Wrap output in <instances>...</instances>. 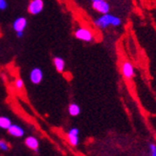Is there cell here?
<instances>
[{"instance_id": "cell-1", "label": "cell", "mask_w": 156, "mask_h": 156, "mask_svg": "<svg viewBox=\"0 0 156 156\" xmlns=\"http://www.w3.org/2000/svg\"><path fill=\"white\" fill-rule=\"evenodd\" d=\"M94 24L100 29H106L110 26H114V27L120 26L122 24V20L120 17H116V15L107 13H103L101 17L95 19Z\"/></svg>"}, {"instance_id": "cell-2", "label": "cell", "mask_w": 156, "mask_h": 156, "mask_svg": "<svg viewBox=\"0 0 156 156\" xmlns=\"http://www.w3.org/2000/svg\"><path fill=\"white\" fill-rule=\"evenodd\" d=\"M75 37L78 38L79 40L86 41V42H90L93 40V34L92 32L88 28H78L75 31Z\"/></svg>"}, {"instance_id": "cell-3", "label": "cell", "mask_w": 156, "mask_h": 156, "mask_svg": "<svg viewBox=\"0 0 156 156\" xmlns=\"http://www.w3.org/2000/svg\"><path fill=\"white\" fill-rule=\"evenodd\" d=\"M44 9V1L43 0H32L30 2L28 11L32 14H38L40 13Z\"/></svg>"}, {"instance_id": "cell-4", "label": "cell", "mask_w": 156, "mask_h": 156, "mask_svg": "<svg viewBox=\"0 0 156 156\" xmlns=\"http://www.w3.org/2000/svg\"><path fill=\"white\" fill-rule=\"evenodd\" d=\"M121 71L123 76L128 80H130L134 77L135 75V70H134V66L132 65L129 61H125L123 62V64L121 66Z\"/></svg>"}, {"instance_id": "cell-5", "label": "cell", "mask_w": 156, "mask_h": 156, "mask_svg": "<svg viewBox=\"0 0 156 156\" xmlns=\"http://www.w3.org/2000/svg\"><path fill=\"white\" fill-rule=\"evenodd\" d=\"M92 8L100 13H107L110 12V4L105 0H97L92 2Z\"/></svg>"}, {"instance_id": "cell-6", "label": "cell", "mask_w": 156, "mask_h": 156, "mask_svg": "<svg viewBox=\"0 0 156 156\" xmlns=\"http://www.w3.org/2000/svg\"><path fill=\"white\" fill-rule=\"evenodd\" d=\"M30 80L34 84L40 83L43 80V71L41 68L34 67L30 70Z\"/></svg>"}, {"instance_id": "cell-7", "label": "cell", "mask_w": 156, "mask_h": 156, "mask_svg": "<svg viewBox=\"0 0 156 156\" xmlns=\"http://www.w3.org/2000/svg\"><path fill=\"white\" fill-rule=\"evenodd\" d=\"M68 139L72 146H76L79 144V129L76 127H73L68 132Z\"/></svg>"}, {"instance_id": "cell-8", "label": "cell", "mask_w": 156, "mask_h": 156, "mask_svg": "<svg viewBox=\"0 0 156 156\" xmlns=\"http://www.w3.org/2000/svg\"><path fill=\"white\" fill-rule=\"evenodd\" d=\"M28 24V21L25 17H18L13 21V30L15 32H24Z\"/></svg>"}, {"instance_id": "cell-9", "label": "cell", "mask_w": 156, "mask_h": 156, "mask_svg": "<svg viewBox=\"0 0 156 156\" xmlns=\"http://www.w3.org/2000/svg\"><path fill=\"white\" fill-rule=\"evenodd\" d=\"M8 131H9V133L11 135H12L14 137H22L25 133L24 129H23L21 127L17 126V124H12L10 127L8 128Z\"/></svg>"}, {"instance_id": "cell-10", "label": "cell", "mask_w": 156, "mask_h": 156, "mask_svg": "<svg viewBox=\"0 0 156 156\" xmlns=\"http://www.w3.org/2000/svg\"><path fill=\"white\" fill-rule=\"evenodd\" d=\"M25 144H26V146L29 147V149L33 150L34 151H37L38 150L39 142H38V140L35 137H34V136H29V137H27L26 140H25Z\"/></svg>"}, {"instance_id": "cell-11", "label": "cell", "mask_w": 156, "mask_h": 156, "mask_svg": "<svg viewBox=\"0 0 156 156\" xmlns=\"http://www.w3.org/2000/svg\"><path fill=\"white\" fill-rule=\"evenodd\" d=\"M53 64H54V66H55V68H56V70L58 72L61 73V72L64 71L66 63H65V60L62 58H60V57L54 58L53 59Z\"/></svg>"}, {"instance_id": "cell-12", "label": "cell", "mask_w": 156, "mask_h": 156, "mask_svg": "<svg viewBox=\"0 0 156 156\" xmlns=\"http://www.w3.org/2000/svg\"><path fill=\"white\" fill-rule=\"evenodd\" d=\"M81 112L80 106L77 104H71L69 105V113L71 116H78Z\"/></svg>"}, {"instance_id": "cell-13", "label": "cell", "mask_w": 156, "mask_h": 156, "mask_svg": "<svg viewBox=\"0 0 156 156\" xmlns=\"http://www.w3.org/2000/svg\"><path fill=\"white\" fill-rule=\"evenodd\" d=\"M12 124V121L10 120V118L5 116H1L0 117V127L3 129H8L10 127V126Z\"/></svg>"}, {"instance_id": "cell-14", "label": "cell", "mask_w": 156, "mask_h": 156, "mask_svg": "<svg viewBox=\"0 0 156 156\" xmlns=\"http://www.w3.org/2000/svg\"><path fill=\"white\" fill-rule=\"evenodd\" d=\"M149 147H150V154L151 156H156V145L153 143H151L149 145Z\"/></svg>"}, {"instance_id": "cell-15", "label": "cell", "mask_w": 156, "mask_h": 156, "mask_svg": "<svg viewBox=\"0 0 156 156\" xmlns=\"http://www.w3.org/2000/svg\"><path fill=\"white\" fill-rule=\"evenodd\" d=\"M0 150H2L4 151L9 150V145H8V143L5 142L4 140H0Z\"/></svg>"}, {"instance_id": "cell-16", "label": "cell", "mask_w": 156, "mask_h": 156, "mask_svg": "<svg viewBox=\"0 0 156 156\" xmlns=\"http://www.w3.org/2000/svg\"><path fill=\"white\" fill-rule=\"evenodd\" d=\"M15 86L17 88H23V86H24V82H23V80L17 79L15 81Z\"/></svg>"}, {"instance_id": "cell-17", "label": "cell", "mask_w": 156, "mask_h": 156, "mask_svg": "<svg viewBox=\"0 0 156 156\" xmlns=\"http://www.w3.org/2000/svg\"><path fill=\"white\" fill-rule=\"evenodd\" d=\"M8 7V3L6 0H0V10L3 11Z\"/></svg>"}, {"instance_id": "cell-18", "label": "cell", "mask_w": 156, "mask_h": 156, "mask_svg": "<svg viewBox=\"0 0 156 156\" xmlns=\"http://www.w3.org/2000/svg\"><path fill=\"white\" fill-rule=\"evenodd\" d=\"M15 33H16V36H17L18 38L22 37L23 35H24V32H15Z\"/></svg>"}, {"instance_id": "cell-19", "label": "cell", "mask_w": 156, "mask_h": 156, "mask_svg": "<svg viewBox=\"0 0 156 156\" xmlns=\"http://www.w3.org/2000/svg\"><path fill=\"white\" fill-rule=\"evenodd\" d=\"M93 1H97V0H92V2H93Z\"/></svg>"}]
</instances>
